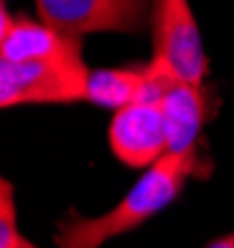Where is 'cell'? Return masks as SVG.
I'll list each match as a JSON object with an SVG mask.
<instances>
[{
    "instance_id": "cell-1",
    "label": "cell",
    "mask_w": 234,
    "mask_h": 248,
    "mask_svg": "<svg viewBox=\"0 0 234 248\" xmlns=\"http://www.w3.org/2000/svg\"><path fill=\"white\" fill-rule=\"evenodd\" d=\"M207 167L210 165L200 155V150L168 153L153 167H148V172L106 214L82 217L77 211H69L57 224V248H101L109 238L143 226L148 219L160 214L173 199H178L190 177L205 174Z\"/></svg>"
},
{
    "instance_id": "cell-2",
    "label": "cell",
    "mask_w": 234,
    "mask_h": 248,
    "mask_svg": "<svg viewBox=\"0 0 234 248\" xmlns=\"http://www.w3.org/2000/svg\"><path fill=\"white\" fill-rule=\"evenodd\" d=\"M153 66L173 81L202 86L207 77V54L187 0H155L153 13Z\"/></svg>"
},
{
    "instance_id": "cell-3",
    "label": "cell",
    "mask_w": 234,
    "mask_h": 248,
    "mask_svg": "<svg viewBox=\"0 0 234 248\" xmlns=\"http://www.w3.org/2000/svg\"><path fill=\"white\" fill-rule=\"evenodd\" d=\"M86 64L0 59V106H45L86 101Z\"/></svg>"
},
{
    "instance_id": "cell-4",
    "label": "cell",
    "mask_w": 234,
    "mask_h": 248,
    "mask_svg": "<svg viewBox=\"0 0 234 248\" xmlns=\"http://www.w3.org/2000/svg\"><path fill=\"white\" fill-rule=\"evenodd\" d=\"M40 20L82 37L86 32H138L146 0H35Z\"/></svg>"
},
{
    "instance_id": "cell-5",
    "label": "cell",
    "mask_w": 234,
    "mask_h": 248,
    "mask_svg": "<svg viewBox=\"0 0 234 248\" xmlns=\"http://www.w3.org/2000/svg\"><path fill=\"white\" fill-rule=\"evenodd\" d=\"M109 145L111 153L128 167H153L163 160L170 150L160 101H136L121 111H114Z\"/></svg>"
},
{
    "instance_id": "cell-6",
    "label": "cell",
    "mask_w": 234,
    "mask_h": 248,
    "mask_svg": "<svg viewBox=\"0 0 234 248\" xmlns=\"http://www.w3.org/2000/svg\"><path fill=\"white\" fill-rule=\"evenodd\" d=\"M0 59L5 62H59L84 64L82 37L67 34L45 20L10 17L8 8H0Z\"/></svg>"
},
{
    "instance_id": "cell-7",
    "label": "cell",
    "mask_w": 234,
    "mask_h": 248,
    "mask_svg": "<svg viewBox=\"0 0 234 248\" xmlns=\"http://www.w3.org/2000/svg\"><path fill=\"white\" fill-rule=\"evenodd\" d=\"M173 79L150 62L146 66L121 69H89L86 103L121 111L136 101H160Z\"/></svg>"
},
{
    "instance_id": "cell-8",
    "label": "cell",
    "mask_w": 234,
    "mask_h": 248,
    "mask_svg": "<svg viewBox=\"0 0 234 248\" xmlns=\"http://www.w3.org/2000/svg\"><path fill=\"white\" fill-rule=\"evenodd\" d=\"M165 130H168V150L190 153L200 150V133L210 118V96L202 86L173 81L160 96Z\"/></svg>"
},
{
    "instance_id": "cell-9",
    "label": "cell",
    "mask_w": 234,
    "mask_h": 248,
    "mask_svg": "<svg viewBox=\"0 0 234 248\" xmlns=\"http://www.w3.org/2000/svg\"><path fill=\"white\" fill-rule=\"evenodd\" d=\"M0 248H37L17 226L15 189L8 180L0 185Z\"/></svg>"
},
{
    "instance_id": "cell-10",
    "label": "cell",
    "mask_w": 234,
    "mask_h": 248,
    "mask_svg": "<svg viewBox=\"0 0 234 248\" xmlns=\"http://www.w3.org/2000/svg\"><path fill=\"white\" fill-rule=\"evenodd\" d=\"M207 248H234V233H229V236H222V238L212 241Z\"/></svg>"
}]
</instances>
